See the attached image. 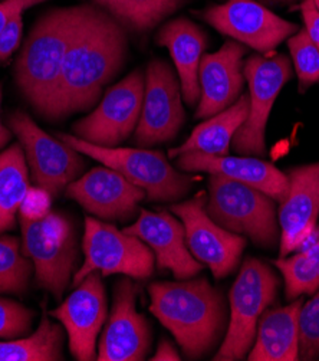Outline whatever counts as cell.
Listing matches in <instances>:
<instances>
[{"label": "cell", "instance_id": "cell-1", "mask_svg": "<svg viewBox=\"0 0 319 361\" xmlns=\"http://www.w3.org/2000/svg\"><path fill=\"white\" fill-rule=\"evenodd\" d=\"M128 49L124 26L94 6L65 58L51 120H61L96 104L102 88L121 71Z\"/></svg>", "mask_w": 319, "mask_h": 361}, {"label": "cell", "instance_id": "cell-2", "mask_svg": "<svg viewBox=\"0 0 319 361\" xmlns=\"http://www.w3.org/2000/svg\"><path fill=\"white\" fill-rule=\"evenodd\" d=\"M94 5L59 8L35 23L16 62L23 97L51 120L68 51L91 16Z\"/></svg>", "mask_w": 319, "mask_h": 361}, {"label": "cell", "instance_id": "cell-3", "mask_svg": "<svg viewBox=\"0 0 319 361\" xmlns=\"http://www.w3.org/2000/svg\"><path fill=\"white\" fill-rule=\"evenodd\" d=\"M150 311L174 336L189 360L208 354L226 327L223 294L207 278L154 282L149 286Z\"/></svg>", "mask_w": 319, "mask_h": 361}, {"label": "cell", "instance_id": "cell-4", "mask_svg": "<svg viewBox=\"0 0 319 361\" xmlns=\"http://www.w3.org/2000/svg\"><path fill=\"white\" fill-rule=\"evenodd\" d=\"M206 210L223 229L251 238L265 249L280 240L276 200L259 189L222 174H210Z\"/></svg>", "mask_w": 319, "mask_h": 361}, {"label": "cell", "instance_id": "cell-5", "mask_svg": "<svg viewBox=\"0 0 319 361\" xmlns=\"http://www.w3.org/2000/svg\"><path fill=\"white\" fill-rule=\"evenodd\" d=\"M58 138L105 167L123 174L128 182L146 192L150 202H175L189 195L194 178L177 171L161 152L143 149L101 147L69 134H58Z\"/></svg>", "mask_w": 319, "mask_h": 361}, {"label": "cell", "instance_id": "cell-6", "mask_svg": "<svg viewBox=\"0 0 319 361\" xmlns=\"http://www.w3.org/2000/svg\"><path fill=\"white\" fill-rule=\"evenodd\" d=\"M280 281L275 271L256 258H246L230 290V321L218 361L243 360L254 347L258 322L275 304Z\"/></svg>", "mask_w": 319, "mask_h": 361}, {"label": "cell", "instance_id": "cell-7", "mask_svg": "<svg viewBox=\"0 0 319 361\" xmlns=\"http://www.w3.org/2000/svg\"><path fill=\"white\" fill-rule=\"evenodd\" d=\"M22 252L33 264L35 281L61 301L78 259L77 233L73 222L61 212H49L39 221L19 216Z\"/></svg>", "mask_w": 319, "mask_h": 361}, {"label": "cell", "instance_id": "cell-8", "mask_svg": "<svg viewBox=\"0 0 319 361\" xmlns=\"http://www.w3.org/2000/svg\"><path fill=\"white\" fill-rule=\"evenodd\" d=\"M82 249L85 259L73 276L74 288L94 271L102 276L121 274L131 279H147L154 274L156 257L146 242L89 216Z\"/></svg>", "mask_w": 319, "mask_h": 361}, {"label": "cell", "instance_id": "cell-9", "mask_svg": "<svg viewBox=\"0 0 319 361\" xmlns=\"http://www.w3.org/2000/svg\"><path fill=\"white\" fill-rule=\"evenodd\" d=\"M249 84V114L233 137V149L240 156L263 157L269 114L283 85L292 78V65L285 55H252L243 66Z\"/></svg>", "mask_w": 319, "mask_h": 361}, {"label": "cell", "instance_id": "cell-10", "mask_svg": "<svg viewBox=\"0 0 319 361\" xmlns=\"http://www.w3.org/2000/svg\"><path fill=\"white\" fill-rule=\"evenodd\" d=\"M6 126L19 138L33 183L58 197L82 174L85 160L62 140L48 135L25 111H15Z\"/></svg>", "mask_w": 319, "mask_h": 361}, {"label": "cell", "instance_id": "cell-11", "mask_svg": "<svg viewBox=\"0 0 319 361\" xmlns=\"http://www.w3.org/2000/svg\"><path fill=\"white\" fill-rule=\"evenodd\" d=\"M208 195L201 190L190 200L171 204V212L186 229V242L192 255L208 267L213 276L223 279L237 268L247 239L223 229L207 214Z\"/></svg>", "mask_w": 319, "mask_h": 361}, {"label": "cell", "instance_id": "cell-12", "mask_svg": "<svg viewBox=\"0 0 319 361\" xmlns=\"http://www.w3.org/2000/svg\"><path fill=\"white\" fill-rule=\"evenodd\" d=\"M144 90L143 72H131L127 78L108 90L95 111L74 124L77 137L101 147L118 146L138 124Z\"/></svg>", "mask_w": 319, "mask_h": 361}, {"label": "cell", "instance_id": "cell-13", "mask_svg": "<svg viewBox=\"0 0 319 361\" xmlns=\"http://www.w3.org/2000/svg\"><path fill=\"white\" fill-rule=\"evenodd\" d=\"M180 82L171 66L154 59L147 66L143 108L134 134L139 147H150L174 140L184 123Z\"/></svg>", "mask_w": 319, "mask_h": 361}, {"label": "cell", "instance_id": "cell-14", "mask_svg": "<svg viewBox=\"0 0 319 361\" xmlns=\"http://www.w3.org/2000/svg\"><path fill=\"white\" fill-rule=\"evenodd\" d=\"M200 16L220 33L263 55L298 32L295 23L279 18L254 0H227L203 11Z\"/></svg>", "mask_w": 319, "mask_h": 361}, {"label": "cell", "instance_id": "cell-15", "mask_svg": "<svg viewBox=\"0 0 319 361\" xmlns=\"http://www.w3.org/2000/svg\"><path fill=\"white\" fill-rule=\"evenodd\" d=\"M49 314L62 324L75 360H96V337L106 319V294L101 272L94 271L85 276L75 291Z\"/></svg>", "mask_w": 319, "mask_h": 361}, {"label": "cell", "instance_id": "cell-16", "mask_svg": "<svg viewBox=\"0 0 319 361\" xmlns=\"http://www.w3.org/2000/svg\"><path fill=\"white\" fill-rule=\"evenodd\" d=\"M138 288L131 278H123L114 288L111 315L98 344L99 361H141L151 347L147 318L137 311Z\"/></svg>", "mask_w": 319, "mask_h": 361}, {"label": "cell", "instance_id": "cell-17", "mask_svg": "<svg viewBox=\"0 0 319 361\" xmlns=\"http://www.w3.org/2000/svg\"><path fill=\"white\" fill-rule=\"evenodd\" d=\"M68 199L102 221L127 222L137 214L146 192L110 167H95L65 189Z\"/></svg>", "mask_w": 319, "mask_h": 361}, {"label": "cell", "instance_id": "cell-18", "mask_svg": "<svg viewBox=\"0 0 319 361\" xmlns=\"http://www.w3.org/2000/svg\"><path fill=\"white\" fill-rule=\"evenodd\" d=\"M287 174L288 192L277 207L280 257L295 252L319 221V163L294 167Z\"/></svg>", "mask_w": 319, "mask_h": 361}, {"label": "cell", "instance_id": "cell-19", "mask_svg": "<svg viewBox=\"0 0 319 361\" xmlns=\"http://www.w3.org/2000/svg\"><path fill=\"white\" fill-rule=\"evenodd\" d=\"M123 231L146 242L154 252L157 267L161 271L173 272L179 281L190 279L204 268L192 255L183 222L177 221L167 210L150 212L143 209L138 219Z\"/></svg>", "mask_w": 319, "mask_h": 361}, {"label": "cell", "instance_id": "cell-20", "mask_svg": "<svg viewBox=\"0 0 319 361\" xmlns=\"http://www.w3.org/2000/svg\"><path fill=\"white\" fill-rule=\"evenodd\" d=\"M246 52L247 49L242 44L227 41L218 52L201 56L197 118H210L237 101L246 82L243 74Z\"/></svg>", "mask_w": 319, "mask_h": 361}, {"label": "cell", "instance_id": "cell-21", "mask_svg": "<svg viewBox=\"0 0 319 361\" xmlns=\"http://www.w3.org/2000/svg\"><path fill=\"white\" fill-rule=\"evenodd\" d=\"M175 166L184 173L222 174L236 182L262 190L280 203L288 192V174L273 164L251 156H210L204 153H184L177 157Z\"/></svg>", "mask_w": 319, "mask_h": 361}, {"label": "cell", "instance_id": "cell-22", "mask_svg": "<svg viewBox=\"0 0 319 361\" xmlns=\"http://www.w3.org/2000/svg\"><path fill=\"white\" fill-rule=\"evenodd\" d=\"M156 42L168 49L179 72L183 98L189 106H194L200 99L199 68L207 47L206 33L192 20L179 18L160 29Z\"/></svg>", "mask_w": 319, "mask_h": 361}, {"label": "cell", "instance_id": "cell-23", "mask_svg": "<svg viewBox=\"0 0 319 361\" xmlns=\"http://www.w3.org/2000/svg\"><path fill=\"white\" fill-rule=\"evenodd\" d=\"M299 297L285 307L268 308L259 322L254 348L247 354L251 361H296L299 360Z\"/></svg>", "mask_w": 319, "mask_h": 361}, {"label": "cell", "instance_id": "cell-24", "mask_svg": "<svg viewBox=\"0 0 319 361\" xmlns=\"http://www.w3.org/2000/svg\"><path fill=\"white\" fill-rule=\"evenodd\" d=\"M247 114H249V94H244L226 110L206 118L203 124L197 126L182 146L170 150V157L175 159L192 152L210 156H229L233 137L246 121Z\"/></svg>", "mask_w": 319, "mask_h": 361}, {"label": "cell", "instance_id": "cell-25", "mask_svg": "<svg viewBox=\"0 0 319 361\" xmlns=\"http://www.w3.org/2000/svg\"><path fill=\"white\" fill-rule=\"evenodd\" d=\"M29 189L25 152L19 144L0 153V233L16 225V214Z\"/></svg>", "mask_w": 319, "mask_h": 361}, {"label": "cell", "instance_id": "cell-26", "mask_svg": "<svg viewBox=\"0 0 319 361\" xmlns=\"http://www.w3.org/2000/svg\"><path fill=\"white\" fill-rule=\"evenodd\" d=\"M63 327L42 314L32 336L0 343V361H59L63 360Z\"/></svg>", "mask_w": 319, "mask_h": 361}, {"label": "cell", "instance_id": "cell-27", "mask_svg": "<svg viewBox=\"0 0 319 361\" xmlns=\"http://www.w3.org/2000/svg\"><path fill=\"white\" fill-rule=\"evenodd\" d=\"M285 281V295L294 301L313 295L319 288V240L292 257H280L273 262Z\"/></svg>", "mask_w": 319, "mask_h": 361}, {"label": "cell", "instance_id": "cell-28", "mask_svg": "<svg viewBox=\"0 0 319 361\" xmlns=\"http://www.w3.org/2000/svg\"><path fill=\"white\" fill-rule=\"evenodd\" d=\"M183 0H115L111 15L125 27L144 32L174 13Z\"/></svg>", "mask_w": 319, "mask_h": 361}, {"label": "cell", "instance_id": "cell-29", "mask_svg": "<svg viewBox=\"0 0 319 361\" xmlns=\"http://www.w3.org/2000/svg\"><path fill=\"white\" fill-rule=\"evenodd\" d=\"M33 272L32 261L23 255L15 236H0V294L23 295Z\"/></svg>", "mask_w": 319, "mask_h": 361}, {"label": "cell", "instance_id": "cell-30", "mask_svg": "<svg viewBox=\"0 0 319 361\" xmlns=\"http://www.w3.org/2000/svg\"><path fill=\"white\" fill-rule=\"evenodd\" d=\"M288 47L299 80V92L319 84V49L313 45L305 29L298 30L288 39Z\"/></svg>", "mask_w": 319, "mask_h": 361}, {"label": "cell", "instance_id": "cell-31", "mask_svg": "<svg viewBox=\"0 0 319 361\" xmlns=\"http://www.w3.org/2000/svg\"><path fill=\"white\" fill-rule=\"evenodd\" d=\"M319 357V288L299 311V360Z\"/></svg>", "mask_w": 319, "mask_h": 361}, {"label": "cell", "instance_id": "cell-32", "mask_svg": "<svg viewBox=\"0 0 319 361\" xmlns=\"http://www.w3.org/2000/svg\"><path fill=\"white\" fill-rule=\"evenodd\" d=\"M35 311L25 305L0 298V338L15 340L23 337L30 331Z\"/></svg>", "mask_w": 319, "mask_h": 361}, {"label": "cell", "instance_id": "cell-33", "mask_svg": "<svg viewBox=\"0 0 319 361\" xmlns=\"http://www.w3.org/2000/svg\"><path fill=\"white\" fill-rule=\"evenodd\" d=\"M51 203L52 196L45 189L29 186L20 204L19 216L29 221H39L51 212Z\"/></svg>", "mask_w": 319, "mask_h": 361}, {"label": "cell", "instance_id": "cell-34", "mask_svg": "<svg viewBox=\"0 0 319 361\" xmlns=\"http://www.w3.org/2000/svg\"><path fill=\"white\" fill-rule=\"evenodd\" d=\"M23 30L22 13H16L0 32V62L6 61L19 47Z\"/></svg>", "mask_w": 319, "mask_h": 361}, {"label": "cell", "instance_id": "cell-35", "mask_svg": "<svg viewBox=\"0 0 319 361\" xmlns=\"http://www.w3.org/2000/svg\"><path fill=\"white\" fill-rule=\"evenodd\" d=\"M44 2L45 0H4L0 2V32L16 13H23L26 9Z\"/></svg>", "mask_w": 319, "mask_h": 361}, {"label": "cell", "instance_id": "cell-36", "mask_svg": "<svg viewBox=\"0 0 319 361\" xmlns=\"http://www.w3.org/2000/svg\"><path fill=\"white\" fill-rule=\"evenodd\" d=\"M301 12L306 25L305 30L313 45L319 49V11L313 0H304L301 5Z\"/></svg>", "mask_w": 319, "mask_h": 361}, {"label": "cell", "instance_id": "cell-37", "mask_svg": "<svg viewBox=\"0 0 319 361\" xmlns=\"http://www.w3.org/2000/svg\"><path fill=\"white\" fill-rule=\"evenodd\" d=\"M153 361H180L182 355L168 340H161L156 354L150 358Z\"/></svg>", "mask_w": 319, "mask_h": 361}, {"label": "cell", "instance_id": "cell-38", "mask_svg": "<svg viewBox=\"0 0 319 361\" xmlns=\"http://www.w3.org/2000/svg\"><path fill=\"white\" fill-rule=\"evenodd\" d=\"M0 104H2V84H0ZM12 140V130L8 126H4L2 118H0V150Z\"/></svg>", "mask_w": 319, "mask_h": 361}, {"label": "cell", "instance_id": "cell-39", "mask_svg": "<svg viewBox=\"0 0 319 361\" xmlns=\"http://www.w3.org/2000/svg\"><path fill=\"white\" fill-rule=\"evenodd\" d=\"M92 2H94L96 6L104 8V9H106V11H108V12L111 13L113 9H114L115 0H92Z\"/></svg>", "mask_w": 319, "mask_h": 361}, {"label": "cell", "instance_id": "cell-40", "mask_svg": "<svg viewBox=\"0 0 319 361\" xmlns=\"http://www.w3.org/2000/svg\"><path fill=\"white\" fill-rule=\"evenodd\" d=\"M315 2V5H316V8H318V11H319V0H313Z\"/></svg>", "mask_w": 319, "mask_h": 361}, {"label": "cell", "instance_id": "cell-41", "mask_svg": "<svg viewBox=\"0 0 319 361\" xmlns=\"http://www.w3.org/2000/svg\"><path fill=\"white\" fill-rule=\"evenodd\" d=\"M276 2H288V0H276Z\"/></svg>", "mask_w": 319, "mask_h": 361}, {"label": "cell", "instance_id": "cell-42", "mask_svg": "<svg viewBox=\"0 0 319 361\" xmlns=\"http://www.w3.org/2000/svg\"><path fill=\"white\" fill-rule=\"evenodd\" d=\"M318 229H319V221H318Z\"/></svg>", "mask_w": 319, "mask_h": 361}]
</instances>
